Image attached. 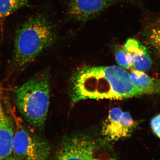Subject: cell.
<instances>
[{
    "label": "cell",
    "instance_id": "obj_1",
    "mask_svg": "<svg viewBox=\"0 0 160 160\" xmlns=\"http://www.w3.org/2000/svg\"><path fill=\"white\" fill-rule=\"evenodd\" d=\"M69 95L72 104L88 99H123L141 96L129 72L120 66H87L72 76Z\"/></svg>",
    "mask_w": 160,
    "mask_h": 160
},
{
    "label": "cell",
    "instance_id": "obj_2",
    "mask_svg": "<svg viewBox=\"0 0 160 160\" xmlns=\"http://www.w3.org/2000/svg\"><path fill=\"white\" fill-rule=\"evenodd\" d=\"M53 25L46 16L38 14L29 18L20 26L14 41V61L18 68L31 63L56 40Z\"/></svg>",
    "mask_w": 160,
    "mask_h": 160
},
{
    "label": "cell",
    "instance_id": "obj_3",
    "mask_svg": "<svg viewBox=\"0 0 160 160\" xmlns=\"http://www.w3.org/2000/svg\"><path fill=\"white\" fill-rule=\"evenodd\" d=\"M50 84L46 72L38 73L16 90L15 101L18 110L31 127L42 130L50 103Z\"/></svg>",
    "mask_w": 160,
    "mask_h": 160
},
{
    "label": "cell",
    "instance_id": "obj_4",
    "mask_svg": "<svg viewBox=\"0 0 160 160\" xmlns=\"http://www.w3.org/2000/svg\"><path fill=\"white\" fill-rule=\"evenodd\" d=\"M105 142L92 132L75 133L63 140L54 160H116Z\"/></svg>",
    "mask_w": 160,
    "mask_h": 160
},
{
    "label": "cell",
    "instance_id": "obj_5",
    "mask_svg": "<svg viewBox=\"0 0 160 160\" xmlns=\"http://www.w3.org/2000/svg\"><path fill=\"white\" fill-rule=\"evenodd\" d=\"M14 125L13 153L15 160H49L51 151L49 142L18 118L15 119Z\"/></svg>",
    "mask_w": 160,
    "mask_h": 160
},
{
    "label": "cell",
    "instance_id": "obj_6",
    "mask_svg": "<svg viewBox=\"0 0 160 160\" xmlns=\"http://www.w3.org/2000/svg\"><path fill=\"white\" fill-rule=\"evenodd\" d=\"M138 125L129 112L114 107L103 122L101 134L106 142H116L131 136Z\"/></svg>",
    "mask_w": 160,
    "mask_h": 160
},
{
    "label": "cell",
    "instance_id": "obj_7",
    "mask_svg": "<svg viewBox=\"0 0 160 160\" xmlns=\"http://www.w3.org/2000/svg\"><path fill=\"white\" fill-rule=\"evenodd\" d=\"M125 0H69L70 17L78 21H88L95 17L109 7Z\"/></svg>",
    "mask_w": 160,
    "mask_h": 160
},
{
    "label": "cell",
    "instance_id": "obj_8",
    "mask_svg": "<svg viewBox=\"0 0 160 160\" xmlns=\"http://www.w3.org/2000/svg\"><path fill=\"white\" fill-rule=\"evenodd\" d=\"M14 122L4 110L0 92V160H16L13 153Z\"/></svg>",
    "mask_w": 160,
    "mask_h": 160
},
{
    "label": "cell",
    "instance_id": "obj_9",
    "mask_svg": "<svg viewBox=\"0 0 160 160\" xmlns=\"http://www.w3.org/2000/svg\"><path fill=\"white\" fill-rule=\"evenodd\" d=\"M123 47L131 56L132 68L143 72L150 69L152 64L151 58L146 47L142 43L134 39H129Z\"/></svg>",
    "mask_w": 160,
    "mask_h": 160
},
{
    "label": "cell",
    "instance_id": "obj_10",
    "mask_svg": "<svg viewBox=\"0 0 160 160\" xmlns=\"http://www.w3.org/2000/svg\"><path fill=\"white\" fill-rule=\"evenodd\" d=\"M129 74L132 83L139 92L141 96L150 94V84L151 78L144 72L135 69L129 72Z\"/></svg>",
    "mask_w": 160,
    "mask_h": 160
},
{
    "label": "cell",
    "instance_id": "obj_11",
    "mask_svg": "<svg viewBox=\"0 0 160 160\" xmlns=\"http://www.w3.org/2000/svg\"><path fill=\"white\" fill-rule=\"evenodd\" d=\"M30 0H0V21L18 9L26 6Z\"/></svg>",
    "mask_w": 160,
    "mask_h": 160
},
{
    "label": "cell",
    "instance_id": "obj_12",
    "mask_svg": "<svg viewBox=\"0 0 160 160\" xmlns=\"http://www.w3.org/2000/svg\"><path fill=\"white\" fill-rule=\"evenodd\" d=\"M115 56L119 66L124 69H132V60L130 54L124 47L118 46L115 51Z\"/></svg>",
    "mask_w": 160,
    "mask_h": 160
},
{
    "label": "cell",
    "instance_id": "obj_13",
    "mask_svg": "<svg viewBox=\"0 0 160 160\" xmlns=\"http://www.w3.org/2000/svg\"><path fill=\"white\" fill-rule=\"evenodd\" d=\"M147 36L150 44L160 53V26L149 30Z\"/></svg>",
    "mask_w": 160,
    "mask_h": 160
},
{
    "label": "cell",
    "instance_id": "obj_14",
    "mask_svg": "<svg viewBox=\"0 0 160 160\" xmlns=\"http://www.w3.org/2000/svg\"><path fill=\"white\" fill-rule=\"evenodd\" d=\"M150 126L153 133L160 139V114L152 119Z\"/></svg>",
    "mask_w": 160,
    "mask_h": 160
}]
</instances>
